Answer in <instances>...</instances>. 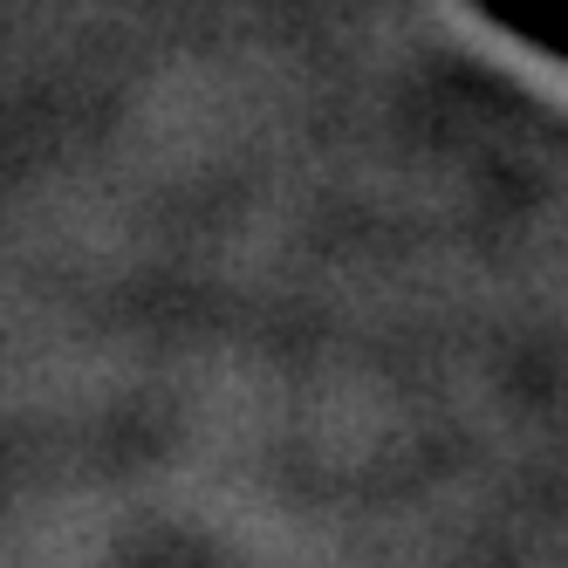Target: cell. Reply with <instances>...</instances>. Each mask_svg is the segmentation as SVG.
<instances>
[{
  "label": "cell",
  "instance_id": "6da1fadb",
  "mask_svg": "<svg viewBox=\"0 0 568 568\" xmlns=\"http://www.w3.org/2000/svg\"><path fill=\"white\" fill-rule=\"evenodd\" d=\"M473 8L486 21H500L507 34H520V42L568 62V0H473Z\"/></svg>",
  "mask_w": 568,
  "mask_h": 568
}]
</instances>
